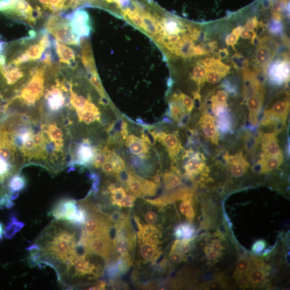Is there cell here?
<instances>
[{
  "label": "cell",
  "mask_w": 290,
  "mask_h": 290,
  "mask_svg": "<svg viewBox=\"0 0 290 290\" xmlns=\"http://www.w3.org/2000/svg\"><path fill=\"white\" fill-rule=\"evenodd\" d=\"M0 127L20 153L24 166H40L52 176L67 166L71 134L61 120L37 108H26L9 112Z\"/></svg>",
  "instance_id": "1"
},
{
  "label": "cell",
  "mask_w": 290,
  "mask_h": 290,
  "mask_svg": "<svg viewBox=\"0 0 290 290\" xmlns=\"http://www.w3.org/2000/svg\"><path fill=\"white\" fill-rule=\"evenodd\" d=\"M78 225L55 220L28 248L30 265L49 266L56 271L60 283L66 286L77 259L89 253L79 241Z\"/></svg>",
  "instance_id": "2"
},
{
  "label": "cell",
  "mask_w": 290,
  "mask_h": 290,
  "mask_svg": "<svg viewBox=\"0 0 290 290\" xmlns=\"http://www.w3.org/2000/svg\"><path fill=\"white\" fill-rule=\"evenodd\" d=\"M25 167L20 153L7 133L0 128V201H14L10 185Z\"/></svg>",
  "instance_id": "3"
},
{
  "label": "cell",
  "mask_w": 290,
  "mask_h": 290,
  "mask_svg": "<svg viewBox=\"0 0 290 290\" xmlns=\"http://www.w3.org/2000/svg\"><path fill=\"white\" fill-rule=\"evenodd\" d=\"M51 214L55 220L68 222L76 225L84 224L87 220L84 208L77 201L63 199L53 208Z\"/></svg>",
  "instance_id": "4"
},
{
  "label": "cell",
  "mask_w": 290,
  "mask_h": 290,
  "mask_svg": "<svg viewBox=\"0 0 290 290\" xmlns=\"http://www.w3.org/2000/svg\"><path fill=\"white\" fill-rule=\"evenodd\" d=\"M97 150L98 148L89 139H84L79 142L71 141L67 166L89 167L93 166Z\"/></svg>",
  "instance_id": "5"
},
{
  "label": "cell",
  "mask_w": 290,
  "mask_h": 290,
  "mask_svg": "<svg viewBox=\"0 0 290 290\" xmlns=\"http://www.w3.org/2000/svg\"><path fill=\"white\" fill-rule=\"evenodd\" d=\"M46 31L59 42L70 45L80 44V41L72 32L69 21L60 15L49 17L46 24Z\"/></svg>",
  "instance_id": "6"
},
{
  "label": "cell",
  "mask_w": 290,
  "mask_h": 290,
  "mask_svg": "<svg viewBox=\"0 0 290 290\" xmlns=\"http://www.w3.org/2000/svg\"><path fill=\"white\" fill-rule=\"evenodd\" d=\"M289 103L287 99H280L266 111L261 122L264 126H273L278 129L279 125L285 124L287 119Z\"/></svg>",
  "instance_id": "7"
},
{
  "label": "cell",
  "mask_w": 290,
  "mask_h": 290,
  "mask_svg": "<svg viewBox=\"0 0 290 290\" xmlns=\"http://www.w3.org/2000/svg\"><path fill=\"white\" fill-rule=\"evenodd\" d=\"M69 21L72 32L80 41L81 39L88 37L91 32L89 16L84 11H77L66 16Z\"/></svg>",
  "instance_id": "8"
},
{
  "label": "cell",
  "mask_w": 290,
  "mask_h": 290,
  "mask_svg": "<svg viewBox=\"0 0 290 290\" xmlns=\"http://www.w3.org/2000/svg\"><path fill=\"white\" fill-rule=\"evenodd\" d=\"M258 144L263 155L277 156L283 155L277 138V132H261L258 137Z\"/></svg>",
  "instance_id": "9"
},
{
  "label": "cell",
  "mask_w": 290,
  "mask_h": 290,
  "mask_svg": "<svg viewBox=\"0 0 290 290\" xmlns=\"http://www.w3.org/2000/svg\"><path fill=\"white\" fill-rule=\"evenodd\" d=\"M253 92L247 98V105L249 110V122L253 126H257L261 112L262 101V88L258 83H253Z\"/></svg>",
  "instance_id": "10"
},
{
  "label": "cell",
  "mask_w": 290,
  "mask_h": 290,
  "mask_svg": "<svg viewBox=\"0 0 290 290\" xmlns=\"http://www.w3.org/2000/svg\"><path fill=\"white\" fill-rule=\"evenodd\" d=\"M183 158L187 159L184 168L186 175L190 178L201 173L206 169L205 159L200 153L189 150L186 151Z\"/></svg>",
  "instance_id": "11"
},
{
  "label": "cell",
  "mask_w": 290,
  "mask_h": 290,
  "mask_svg": "<svg viewBox=\"0 0 290 290\" xmlns=\"http://www.w3.org/2000/svg\"><path fill=\"white\" fill-rule=\"evenodd\" d=\"M199 126L204 137L215 145L219 144V132L214 117L209 113H203L199 119Z\"/></svg>",
  "instance_id": "12"
},
{
  "label": "cell",
  "mask_w": 290,
  "mask_h": 290,
  "mask_svg": "<svg viewBox=\"0 0 290 290\" xmlns=\"http://www.w3.org/2000/svg\"><path fill=\"white\" fill-rule=\"evenodd\" d=\"M157 140L166 148L172 160H175L184 149L178 137L174 133L165 132L157 133Z\"/></svg>",
  "instance_id": "13"
},
{
  "label": "cell",
  "mask_w": 290,
  "mask_h": 290,
  "mask_svg": "<svg viewBox=\"0 0 290 290\" xmlns=\"http://www.w3.org/2000/svg\"><path fill=\"white\" fill-rule=\"evenodd\" d=\"M224 158L228 162L230 173L234 178H240L246 173L249 164L242 153L234 155H226Z\"/></svg>",
  "instance_id": "14"
},
{
  "label": "cell",
  "mask_w": 290,
  "mask_h": 290,
  "mask_svg": "<svg viewBox=\"0 0 290 290\" xmlns=\"http://www.w3.org/2000/svg\"><path fill=\"white\" fill-rule=\"evenodd\" d=\"M289 68L287 62L277 61L271 65L269 72L270 80L276 85H282L289 79Z\"/></svg>",
  "instance_id": "15"
},
{
  "label": "cell",
  "mask_w": 290,
  "mask_h": 290,
  "mask_svg": "<svg viewBox=\"0 0 290 290\" xmlns=\"http://www.w3.org/2000/svg\"><path fill=\"white\" fill-rule=\"evenodd\" d=\"M125 144L133 155L141 158H146L149 151L148 143L133 134L127 136Z\"/></svg>",
  "instance_id": "16"
},
{
  "label": "cell",
  "mask_w": 290,
  "mask_h": 290,
  "mask_svg": "<svg viewBox=\"0 0 290 290\" xmlns=\"http://www.w3.org/2000/svg\"><path fill=\"white\" fill-rule=\"evenodd\" d=\"M283 155L273 156L261 154L258 161L260 171L262 173H268L278 169L283 162Z\"/></svg>",
  "instance_id": "17"
},
{
  "label": "cell",
  "mask_w": 290,
  "mask_h": 290,
  "mask_svg": "<svg viewBox=\"0 0 290 290\" xmlns=\"http://www.w3.org/2000/svg\"><path fill=\"white\" fill-rule=\"evenodd\" d=\"M136 237H115L113 241V250L120 256L129 253L135 247Z\"/></svg>",
  "instance_id": "18"
},
{
  "label": "cell",
  "mask_w": 290,
  "mask_h": 290,
  "mask_svg": "<svg viewBox=\"0 0 290 290\" xmlns=\"http://www.w3.org/2000/svg\"><path fill=\"white\" fill-rule=\"evenodd\" d=\"M54 45L61 62L71 66L75 64L76 54L72 49L57 41L54 42Z\"/></svg>",
  "instance_id": "19"
},
{
  "label": "cell",
  "mask_w": 290,
  "mask_h": 290,
  "mask_svg": "<svg viewBox=\"0 0 290 290\" xmlns=\"http://www.w3.org/2000/svg\"><path fill=\"white\" fill-rule=\"evenodd\" d=\"M229 95L224 90H220L211 98V108L214 114L216 116L221 111L228 107L227 101Z\"/></svg>",
  "instance_id": "20"
},
{
  "label": "cell",
  "mask_w": 290,
  "mask_h": 290,
  "mask_svg": "<svg viewBox=\"0 0 290 290\" xmlns=\"http://www.w3.org/2000/svg\"><path fill=\"white\" fill-rule=\"evenodd\" d=\"M142 179L132 171H129V177L126 187L136 197L142 196Z\"/></svg>",
  "instance_id": "21"
},
{
  "label": "cell",
  "mask_w": 290,
  "mask_h": 290,
  "mask_svg": "<svg viewBox=\"0 0 290 290\" xmlns=\"http://www.w3.org/2000/svg\"><path fill=\"white\" fill-rule=\"evenodd\" d=\"M162 26L161 37L170 34H178L183 31L181 24L178 21L172 18H166L161 22Z\"/></svg>",
  "instance_id": "22"
},
{
  "label": "cell",
  "mask_w": 290,
  "mask_h": 290,
  "mask_svg": "<svg viewBox=\"0 0 290 290\" xmlns=\"http://www.w3.org/2000/svg\"><path fill=\"white\" fill-rule=\"evenodd\" d=\"M82 61L90 75H97L91 49L87 43L83 44Z\"/></svg>",
  "instance_id": "23"
},
{
  "label": "cell",
  "mask_w": 290,
  "mask_h": 290,
  "mask_svg": "<svg viewBox=\"0 0 290 290\" xmlns=\"http://www.w3.org/2000/svg\"><path fill=\"white\" fill-rule=\"evenodd\" d=\"M143 20L144 27L143 30L149 34L152 37H156L159 33L157 23L159 21L155 17L149 13L141 14Z\"/></svg>",
  "instance_id": "24"
},
{
  "label": "cell",
  "mask_w": 290,
  "mask_h": 290,
  "mask_svg": "<svg viewBox=\"0 0 290 290\" xmlns=\"http://www.w3.org/2000/svg\"><path fill=\"white\" fill-rule=\"evenodd\" d=\"M169 114L175 121L180 122L184 119L186 115H188L182 104L176 99H172L169 103Z\"/></svg>",
  "instance_id": "25"
},
{
  "label": "cell",
  "mask_w": 290,
  "mask_h": 290,
  "mask_svg": "<svg viewBox=\"0 0 290 290\" xmlns=\"http://www.w3.org/2000/svg\"><path fill=\"white\" fill-rule=\"evenodd\" d=\"M194 233L195 230L192 225L184 224L177 226L175 229V236L181 241H190Z\"/></svg>",
  "instance_id": "26"
},
{
  "label": "cell",
  "mask_w": 290,
  "mask_h": 290,
  "mask_svg": "<svg viewBox=\"0 0 290 290\" xmlns=\"http://www.w3.org/2000/svg\"><path fill=\"white\" fill-rule=\"evenodd\" d=\"M47 49V47L40 40L38 44L31 45L23 53L28 58L29 61H34L40 59L43 53Z\"/></svg>",
  "instance_id": "27"
},
{
  "label": "cell",
  "mask_w": 290,
  "mask_h": 290,
  "mask_svg": "<svg viewBox=\"0 0 290 290\" xmlns=\"http://www.w3.org/2000/svg\"><path fill=\"white\" fill-rule=\"evenodd\" d=\"M181 213L184 215L190 222H192L195 215L193 207L192 195H190L184 199L179 206Z\"/></svg>",
  "instance_id": "28"
},
{
  "label": "cell",
  "mask_w": 290,
  "mask_h": 290,
  "mask_svg": "<svg viewBox=\"0 0 290 290\" xmlns=\"http://www.w3.org/2000/svg\"><path fill=\"white\" fill-rule=\"evenodd\" d=\"M26 180L24 177L20 174L15 176L11 180L10 185V192L13 199H15L19 195L20 192L25 188Z\"/></svg>",
  "instance_id": "29"
},
{
  "label": "cell",
  "mask_w": 290,
  "mask_h": 290,
  "mask_svg": "<svg viewBox=\"0 0 290 290\" xmlns=\"http://www.w3.org/2000/svg\"><path fill=\"white\" fill-rule=\"evenodd\" d=\"M163 181L167 190H171L179 186L183 183L182 179L174 172H166L163 175Z\"/></svg>",
  "instance_id": "30"
},
{
  "label": "cell",
  "mask_w": 290,
  "mask_h": 290,
  "mask_svg": "<svg viewBox=\"0 0 290 290\" xmlns=\"http://www.w3.org/2000/svg\"><path fill=\"white\" fill-rule=\"evenodd\" d=\"M108 191L111 194L112 203L113 205H118L126 195L125 190L122 187L116 184H111L107 187Z\"/></svg>",
  "instance_id": "31"
},
{
  "label": "cell",
  "mask_w": 290,
  "mask_h": 290,
  "mask_svg": "<svg viewBox=\"0 0 290 290\" xmlns=\"http://www.w3.org/2000/svg\"><path fill=\"white\" fill-rule=\"evenodd\" d=\"M24 226V224L18 221L15 216H12L10 223H9L4 231V235L6 238L11 239L19 232Z\"/></svg>",
  "instance_id": "32"
},
{
  "label": "cell",
  "mask_w": 290,
  "mask_h": 290,
  "mask_svg": "<svg viewBox=\"0 0 290 290\" xmlns=\"http://www.w3.org/2000/svg\"><path fill=\"white\" fill-rule=\"evenodd\" d=\"M158 253L157 247L153 246L148 242L142 243L140 248V255L144 260L151 261L155 259Z\"/></svg>",
  "instance_id": "33"
},
{
  "label": "cell",
  "mask_w": 290,
  "mask_h": 290,
  "mask_svg": "<svg viewBox=\"0 0 290 290\" xmlns=\"http://www.w3.org/2000/svg\"><path fill=\"white\" fill-rule=\"evenodd\" d=\"M266 271L261 267H256L249 271L248 280L252 285H257L262 282L266 276Z\"/></svg>",
  "instance_id": "34"
},
{
  "label": "cell",
  "mask_w": 290,
  "mask_h": 290,
  "mask_svg": "<svg viewBox=\"0 0 290 290\" xmlns=\"http://www.w3.org/2000/svg\"><path fill=\"white\" fill-rule=\"evenodd\" d=\"M172 98L176 99L182 104L188 115H189L193 111L194 107V102L191 97L185 94L179 93L174 95Z\"/></svg>",
  "instance_id": "35"
},
{
  "label": "cell",
  "mask_w": 290,
  "mask_h": 290,
  "mask_svg": "<svg viewBox=\"0 0 290 290\" xmlns=\"http://www.w3.org/2000/svg\"><path fill=\"white\" fill-rule=\"evenodd\" d=\"M216 116L219 118L218 127H219V130L224 132L228 131L230 129L231 123L227 108L221 111Z\"/></svg>",
  "instance_id": "36"
},
{
  "label": "cell",
  "mask_w": 290,
  "mask_h": 290,
  "mask_svg": "<svg viewBox=\"0 0 290 290\" xmlns=\"http://www.w3.org/2000/svg\"><path fill=\"white\" fill-rule=\"evenodd\" d=\"M225 68H214L211 71L207 72L206 80L208 83L212 85L219 83L222 78L226 75Z\"/></svg>",
  "instance_id": "37"
},
{
  "label": "cell",
  "mask_w": 290,
  "mask_h": 290,
  "mask_svg": "<svg viewBox=\"0 0 290 290\" xmlns=\"http://www.w3.org/2000/svg\"><path fill=\"white\" fill-rule=\"evenodd\" d=\"M207 70L202 65L195 66L193 70V79L199 85L202 84L206 78Z\"/></svg>",
  "instance_id": "38"
},
{
  "label": "cell",
  "mask_w": 290,
  "mask_h": 290,
  "mask_svg": "<svg viewBox=\"0 0 290 290\" xmlns=\"http://www.w3.org/2000/svg\"><path fill=\"white\" fill-rule=\"evenodd\" d=\"M158 184L153 181L142 179V196H153L157 193Z\"/></svg>",
  "instance_id": "39"
},
{
  "label": "cell",
  "mask_w": 290,
  "mask_h": 290,
  "mask_svg": "<svg viewBox=\"0 0 290 290\" xmlns=\"http://www.w3.org/2000/svg\"><path fill=\"white\" fill-rule=\"evenodd\" d=\"M271 59V52L269 49L264 46L260 47L257 52V59L262 65L266 64Z\"/></svg>",
  "instance_id": "40"
},
{
  "label": "cell",
  "mask_w": 290,
  "mask_h": 290,
  "mask_svg": "<svg viewBox=\"0 0 290 290\" xmlns=\"http://www.w3.org/2000/svg\"><path fill=\"white\" fill-rule=\"evenodd\" d=\"M159 233L158 229L153 225H144L142 230L141 243L147 242L152 235Z\"/></svg>",
  "instance_id": "41"
},
{
  "label": "cell",
  "mask_w": 290,
  "mask_h": 290,
  "mask_svg": "<svg viewBox=\"0 0 290 290\" xmlns=\"http://www.w3.org/2000/svg\"><path fill=\"white\" fill-rule=\"evenodd\" d=\"M250 263L246 258H240L237 264V275H243L248 273L250 270Z\"/></svg>",
  "instance_id": "42"
},
{
  "label": "cell",
  "mask_w": 290,
  "mask_h": 290,
  "mask_svg": "<svg viewBox=\"0 0 290 290\" xmlns=\"http://www.w3.org/2000/svg\"><path fill=\"white\" fill-rule=\"evenodd\" d=\"M89 81L101 98H105L104 90L97 75H90Z\"/></svg>",
  "instance_id": "43"
},
{
  "label": "cell",
  "mask_w": 290,
  "mask_h": 290,
  "mask_svg": "<svg viewBox=\"0 0 290 290\" xmlns=\"http://www.w3.org/2000/svg\"><path fill=\"white\" fill-rule=\"evenodd\" d=\"M137 197L133 195H126L117 206L123 207H132Z\"/></svg>",
  "instance_id": "44"
},
{
  "label": "cell",
  "mask_w": 290,
  "mask_h": 290,
  "mask_svg": "<svg viewBox=\"0 0 290 290\" xmlns=\"http://www.w3.org/2000/svg\"><path fill=\"white\" fill-rule=\"evenodd\" d=\"M169 258L172 262L176 264L185 260L184 253L178 251H171Z\"/></svg>",
  "instance_id": "45"
},
{
  "label": "cell",
  "mask_w": 290,
  "mask_h": 290,
  "mask_svg": "<svg viewBox=\"0 0 290 290\" xmlns=\"http://www.w3.org/2000/svg\"><path fill=\"white\" fill-rule=\"evenodd\" d=\"M101 168L106 174L112 175L115 173L114 164L111 160H107Z\"/></svg>",
  "instance_id": "46"
},
{
  "label": "cell",
  "mask_w": 290,
  "mask_h": 290,
  "mask_svg": "<svg viewBox=\"0 0 290 290\" xmlns=\"http://www.w3.org/2000/svg\"><path fill=\"white\" fill-rule=\"evenodd\" d=\"M158 218V214L155 212L149 211L145 214L144 219L149 224L154 225L157 223Z\"/></svg>",
  "instance_id": "47"
},
{
  "label": "cell",
  "mask_w": 290,
  "mask_h": 290,
  "mask_svg": "<svg viewBox=\"0 0 290 290\" xmlns=\"http://www.w3.org/2000/svg\"><path fill=\"white\" fill-rule=\"evenodd\" d=\"M266 247V242L264 240H259L253 244L252 250L257 253H260L264 250Z\"/></svg>",
  "instance_id": "48"
},
{
  "label": "cell",
  "mask_w": 290,
  "mask_h": 290,
  "mask_svg": "<svg viewBox=\"0 0 290 290\" xmlns=\"http://www.w3.org/2000/svg\"><path fill=\"white\" fill-rule=\"evenodd\" d=\"M113 224H116L123 220L126 217L124 214L119 211H115L110 216H108Z\"/></svg>",
  "instance_id": "49"
},
{
  "label": "cell",
  "mask_w": 290,
  "mask_h": 290,
  "mask_svg": "<svg viewBox=\"0 0 290 290\" xmlns=\"http://www.w3.org/2000/svg\"><path fill=\"white\" fill-rule=\"evenodd\" d=\"M240 35L233 32L232 33L229 34L228 36L227 39H226V43L229 45V46H234L236 44L237 41L239 40Z\"/></svg>",
  "instance_id": "50"
},
{
  "label": "cell",
  "mask_w": 290,
  "mask_h": 290,
  "mask_svg": "<svg viewBox=\"0 0 290 290\" xmlns=\"http://www.w3.org/2000/svg\"><path fill=\"white\" fill-rule=\"evenodd\" d=\"M283 29L282 24L274 22L270 26V31L273 33H278Z\"/></svg>",
  "instance_id": "51"
},
{
  "label": "cell",
  "mask_w": 290,
  "mask_h": 290,
  "mask_svg": "<svg viewBox=\"0 0 290 290\" xmlns=\"http://www.w3.org/2000/svg\"><path fill=\"white\" fill-rule=\"evenodd\" d=\"M147 242H148L153 246L158 248L160 242L158 233H156L152 235V236L149 238Z\"/></svg>",
  "instance_id": "52"
},
{
  "label": "cell",
  "mask_w": 290,
  "mask_h": 290,
  "mask_svg": "<svg viewBox=\"0 0 290 290\" xmlns=\"http://www.w3.org/2000/svg\"><path fill=\"white\" fill-rule=\"evenodd\" d=\"M206 255L208 259L215 260L219 258L220 252L211 249L207 252Z\"/></svg>",
  "instance_id": "53"
},
{
  "label": "cell",
  "mask_w": 290,
  "mask_h": 290,
  "mask_svg": "<svg viewBox=\"0 0 290 290\" xmlns=\"http://www.w3.org/2000/svg\"><path fill=\"white\" fill-rule=\"evenodd\" d=\"M223 248V244L219 241H214L211 245V249L216 251H221Z\"/></svg>",
  "instance_id": "54"
},
{
  "label": "cell",
  "mask_w": 290,
  "mask_h": 290,
  "mask_svg": "<svg viewBox=\"0 0 290 290\" xmlns=\"http://www.w3.org/2000/svg\"><path fill=\"white\" fill-rule=\"evenodd\" d=\"M257 25V22L256 20H253L252 21H249L248 23H247L246 25V29L249 31H252L253 28H255L256 26Z\"/></svg>",
  "instance_id": "55"
},
{
  "label": "cell",
  "mask_w": 290,
  "mask_h": 290,
  "mask_svg": "<svg viewBox=\"0 0 290 290\" xmlns=\"http://www.w3.org/2000/svg\"><path fill=\"white\" fill-rule=\"evenodd\" d=\"M6 48V43L2 40V38H0V56H2L5 52Z\"/></svg>",
  "instance_id": "56"
},
{
  "label": "cell",
  "mask_w": 290,
  "mask_h": 290,
  "mask_svg": "<svg viewBox=\"0 0 290 290\" xmlns=\"http://www.w3.org/2000/svg\"><path fill=\"white\" fill-rule=\"evenodd\" d=\"M240 35L241 36V38L245 39H248L250 37V34L249 33V31L246 29H242L240 33Z\"/></svg>",
  "instance_id": "57"
},
{
  "label": "cell",
  "mask_w": 290,
  "mask_h": 290,
  "mask_svg": "<svg viewBox=\"0 0 290 290\" xmlns=\"http://www.w3.org/2000/svg\"><path fill=\"white\" fill-rule=\"evenodd\" d=\"M4 234V230L3 228V224L2 223H0V241L3 239Z\"/></svg>",
  "instance_id": "58"
}]
</instances>
